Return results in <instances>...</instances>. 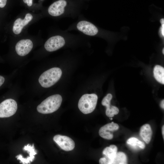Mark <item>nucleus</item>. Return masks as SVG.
Returning a JSON list of instances; mask_svg holds the SVG:
<instances>
[{"label":"nucleus","instance_id":"nucleus-1","mask_svg":"<svg viewBox=\"0 0 164 164\" xmlns=\"http://www.w3.org/2000/svg\"><path fill=\"white\" fill-rule=\"evenodd\" d=\"M62 101L61 96L59 94L52 95L43 100L37 107V111L41 114L52 113L57 111Z\"/></svg>","mask_w":164,"mask_h":164},{"label":"nucleus","instance_id":"nucleus-2","mask_svg":"<svg viewBox=\"0 0 164 164\" xmlns=\"http://www.w3.org/2000/svg\"><path fill=\"white\" fill-rule=\"evenodd\" d=\"M62 74V71L60 68H52L43 72L39 76L38 81L42 87H49L60 80Z\"/></svg>","mask_w":164,"mask_h":164},{"label":"nucleus","instance_id":"nucleus-3","mask_svg":"<svg viewBox=\"0 0 164 164\" xmlns=\"http://www.w3.org/2000/svg\"><path fill=\"white\" fill-rule=\"evenodd\" d=\"M97 99V96L94 94L83 95L78 101V106L79 109L84 114L92 112L96 108Z\"/></svg>","mask_w":164,"mask_h":164},{"label":"nucleus","instance_id":"nucleus-4","mask_svg":"<svg viewBox=\"0 0 164 164\" xmlns=\"http://www.w3.org/2000/svg\"><path fill=\"white\" fill-rule=\"evenodd\" d=\"M16 101L12 99H6L0 103V118H7L13 115L17 109Z\"/></svg>","mask_w":164,"mask_h":164},{"label":"nucleus","instance_id":"nucleus-5","mask_svg":"<svg viewBox=\"0 0 164 164\" xmlns=\"http://www.w3.org/2000/svg\"><path fill=\"white\" fill-rule=\"evenodd\" d=\"M64 38L60 35H56L49 38L45 42L44 47L49 52L56 50L63 47L65 44Z\"/></svg>","mask_w":164,"mask_h":164},{"label":"nucleus","instance_id":"nucleus-6","mask_svg":"<svg viewBox=\"0 0 164 164\" xmlns=\"http://www.w3.org/2000/svg\"><path fill=\"white\" fill-rule=\"evenodd\" d=\"M53 140L64 151H70L73 150L75 147L74 141L68 136L57 135L54 136Z\"/></svg>","mask_w":164,"mask_h":164},{"label":"nucleus","instance_id":"nucleus-7","mask_svg":"<svg viewBox=\"0 0 164 164\" xmlns=\"http://www.w3.org/2000/svg\"><path fill=\"white\" fill-rule=\"evenodd\" d=\"M117 152V148L114 145H112L109 147H106L102 152V154L104 157L100 159L99 163L112 164Z\"/></svg>","mask_w":164,"mask_h":164},{"label":"nucleus","instance_id":"nucleus-8","mask_svg":"<svg viewBox=\"0 0 164 164\" xmlns=\"http://www.w3.org/2000/svg\"><path fill=\"white\" fill-rule=\"evenodd\" d=\"M77 29L85 35L94 36L98 32L97 28L91 22L85 20L81 21L77 24Z\"/></svg>","mask_w":164,"mask_h":164},{"label":"nucleus","instance_id":"nucleus-9","mask_svg":"<svg viewBox=\"0 0 164 164\" xmlns=\"http://www.w3.org/2000/svg\"><path fill=\"white\" fill-rule=\"evenodd\" d=\"M33 46V43L31 40L22 39L16 44L15 50L19 55L22 56L28 54L32 50Z\"/></svg>","mask_w":164,"mask_h":164},{"label":"nucleus","instance_id":"nucleus-10","mask_svg":"<svg viewBox=\"0 0 164 164\" xmlns=\"http://www.w3.org/2000/svg\"><path fill=\"white\" fill-rule=\"evenodd\" d=\"M119 128L118 125L112 122L101 127L99 131L100 136L102 138L108 140H111L113 137L112 133L118 130Z\"/></svg>","mask_w":164,"mask_h":164},{"label":"nucleus","instance_id":"nucleus-11","mask_svg":"<svg viewBox=\"0 0 164 164\" xmlns=\"http://www.w3.org/2000/svg\"><path fill=\"white\" fill-rule=\"evenodd\" d=\"M67 2L65 0H59L52 3L48 9V12L51 15L57 16L63 14Z\"/></svg>","mask_w":164,"mask_h":164},{"label":"nucleus","instance_id":"nucleus-12","mask_svg":"<svg viewBox=\"0 0 164 164\" xmlns=\"http://www.w3.org/2000/svg\"><path fill=\"white\" fill-rule=\"evenodd\" d=\"M32 16L30 13H27L24 19L20 18L16 19L14 22L13 31L15 34H20L24 26L27 25L32 19Z\"/></svg>","mask_w":164,"mask_h":164},{"label":"nucleus","instance_id":"nucleus-13","mask_svg":"<svg viewBox=\"0 0 164 164\" xmlns=\"http://www.w3.org/2000/svg\"><path fill=\"white\" fill-rule=\"evenodd\" d=\"M152 134V132L149 124H145L141 127L139 133L140 136L147 144L150 142Z\"/></svg>","mask_w":164,"mask_h":164},{"label":"nucleus","instance_id":"nucleus-14","mask_svg":"<svg viewBox=\"0 0 164 164\" xmlns=\"http://www.w3.org/2000/svg\"><path fill=\"white\" fill-rule=\"evenodd\" d=\"M154 77L157 81L164 84V68L159 65H156L153 70Z\"/></svg>","mask_w":164,"mask_h":164},{"label":"nucleus","instance_id":"nucleus-15","mask_svg":"<svg viewBox=\"0 0 164 164\" xmlns=\"http://www.w3.org/2000/svg\"><path fill=\"white\" fill-rule=\"evenodd\" d=\"M127 163V158L125 154L122 152H117L112 164H126Z\"/></svg>","mask_w":164,"mask_h":164},{"label":"nucleus","instance_id":"nucleus-16","mask_svg":"<svg viewBox=\"0 0 164 164\" xmlns=\"http://www.w3.org/2000/svg\"><path fill=\"white\" fill-rule=\"evenodd\" d=\"M105 114L109 118L113 117L114 115L118 114L119 112L118 108L114 106L111 105V103L106 104Z\"/></svg>","mask_w":164,"mask_h":164},{"label":"nucleus","instance_id":"nucleus-17","mask_svg":"<svg viewBox=\"0 0 164 164\" xmlns=\"http://www.w3.org/2000/svg\"><path fill=\"white\" fill-rule=\"evenodd\" d=\"M23 149L24 151L27 152L29 155V160L30 162H32L35 158L34 155L37 153L35 151L34 144H33L31 146L28 144L27 145L25 146Z\"/></svg>","mask_w":164,"mask_h":164},{"label":"nucleus","instance_id":"nucleus-18","mask_svg":"<svg viewBox=\"0 0 164 164\" xmlns=\"http://www.w3.org/2000/svg\"><path fill=\"white\" fill-rule=\"evenodd\" d=\"M139 141L140 140L137 138L132 137L128 138L127 140V143L133 148H135L136 146L138 147Z\"/></svg>","mask_w":164,"mask_h":164},{"label":"nucleus","instance_id":"nucleus-19","mask_svg":"<svg viewBox=\"0 0 164 164\" xmlns=\"http://www.w3.org/2000/svg\"><path fill=\"white\" fill-rule=\"evenodd\" d=\"M7 0H0V7L2 8L5 5Z\"/></svg>","mask_w":164,"mask_h":164},{"label":"nucleus","instance_id":"nucleus-20","mask_svg":"<svg viewBox=\"0 0 164 164\" xmlns=\"http://www.w3.org/2000/svg\"><path fill=\"white\" fill-rule=\"evenodd\" d=\"M23 2L27 4L29 6H31L32 3V0H23Z\"/></svg>","mask_w":164,"mask_h":164},{"label":"nucleus","instance_id":"nucleus-21","mask_svg":"<svg viewBox=\"0 0 164 164\" xmlns=\"http://www.w3.org/2000/svg\"><path fill=\"white\" fill-rule=\"evenodd\" d=\"M5 81L4 77L0 75V87L3 84Z\"/></svg>","mask_w":164,"mask_h":164},{"label":"nucleus","instance_id":"nucleus-22","mask_svg":"<svg viewBox=\"0 0 164 164\" xmlns=\"http://www.w3.org/2000/svg\"><path fill=\"white\" fill-rule=\"evenodd\" d=\"M162 26L161 29V33L162 36H164V23H161Z\"/></svg>","mask_w":164,"mask_h":164},{"label":"nucleus","instance_id":"nucleus-23","mask_svg":"<svg viewBox=\"0 0 164 164\" xmlns=\"http://www.w3.org/2000/svg\"><path fill=\"white\" fill-rule=\"evenodd\" d=\"M160 106L161 108L163 109H164V100H163L160 103Z\"/></svg>","mask_w":164,"mask_h":164},{"label":"nucleus","instance_id":"nucleus-24","mask_svg":"<svg viewBox=\"0 0 164 164\" xmlns=\"http://www.w3.org/2000/svg\"><path fill=\"white\" fill-rule=\"evenodd\" d=\"M162 133L163 139H164V125H163L162 127Z\"/></svg>","mask_w":164,"mask_h":164},{"label":"nucleus","instance_id":"nucleus-25","mask_svg":"<svg viewBox=\"0 0 164 164\" xmlns=\"http://www.w3.org/2000/svg\"><path fill=\"white\" fill-rule=\"evenodd\" d=\"M162 53H163V54H164V48H163L162 50Z\"/></svg>","mask_w":164,"mask_h":164},{"label":"nucleus","instance_id":"nucleus-26","mask_svg":"<svg viewBox=\"0 0 164 164\" xmlns=\"http://www.w3.org/2000/svg\"><path fill=\"white\" fill-rule=\"evenodd\" d=\"M110 118V119L111 120H112V118Z\"/></svg>","mask_w":164,"mask_h":164}]
</instances>
